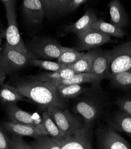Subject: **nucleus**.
Wrapping results in <instances>:
<instances>
[{"label":"nucleus","mask_w":131,"mask_h":149,"mask_svg":"<svg viewBox=\"0 0 131 149\" xmlns=\"http://www.w3.org/2000/svg\"><path fill=\"white\" fill-rule=\"evenodd\" d=\"M67 67L75 71L76 73H92L93 72L92 59L88 52L84 53L77 61Z\"/></svg>","instance_id":"nucleus-26"},{"label":"nucleus","mask_w":131,"mask_h":149,"mask_svg":"<svg viewBox=\"0 0 131 149\" xmlns=\"http://www.w3.org/2000/svg\"><path fill=\"white\" fill-rule=\"evenodd\" d=\"M47 111L57 125L65 133L66 136L83 126L80 119L70 113L67 109L49 106L47 108Z\"/></svg>","instance_id":"nucleus-5"},{"label":"nucleus","mask_w":131,"mask_h":149,"mask_svg":"<svg viewBox=\"0 0 131 149\" xmlns=\"http://www.w3.org/2000/svg\"><path fill=\"white\" fill-rule=\"evenodd\" d=\"M98 148L101 149H130L131 145L113 128H103L98 130Z\"/></svg>","instance_id":"nucleus-9"},{"label":"nucleus","mask_w":131,"mask_h":149,"mask_svg":"<svg viewBox=\"0 0 131 149\" xmlns=\"http://www.w3.org/2000/svg\"><path fill=\"white\" fill-rule=\"evenodd\" d=\"M111 125L121 132L126 133L131 138V115L120 111L112 119Z\"/></svg>","instance_id":"nucleus-20"},{"label":"nucleus","mask_w":131,"mask_h":149,"mask_svg":"<svg viewBox=\"0 0 131 149\" xmlns=\"http://www.w3.org/2000/svg\"><path fill=\"white\" fill-rule=\"evenodd\" d=\"M16 90L24 97L46 107L55 106L64 109L66 102L59 94L56 87L51 83L33 80L18 83Z\"/></svg>","instance_id":"nucleus-1"},{"label":"nucleus","mask_w":131,"mask_h":149,"mask_svg":"<svg viewBox=\"0 0 131 149\" xmlns=\"http://www.w3.org/2000/svg\"><path fill=\"white\" fill-rule=\"evenodd\" d=\"M1 38H0V44H1Z\"/></svg>","instance_id":"nucleus-38"},{"label":"nucleus","mask_w":131,"mask_h":149,"mask_svg":"<svg viewBox=\"0 0 131 149\" xmlns=\"http://www.w3.org/2000/svg\"><path fill=\"white\" fill-rule=\"evenodd\" d=\"M33 116L34 118V127L39 129L44 135H48L42 116H40L37 113H34Z\"/></svg>","instance_id":"nucleus-32"},{"label":"nucleus","mask_w":131,"mask_h":149,"mask_svg":"<svg viewBox=\"0 0 131 149\" xmlns=\"http://www.w3.org/2000/svg\"><path fill=\"white\" fill-rule=\"evenodd\" d=\"M4 127L6 131L12 134H16L21 136H28L36 138L43 134V132L34 126L14 123L11 121L4 123Z\"/></svg>","instance_id":"nucleus-14"},{"label":"nucleus","mask_w":131,"mask_h":149,"mask_svg":"<svg viewBox=\"0 0 131 149\" xmlns=\"http://www.w3.org/2000/svg\"><path fill=\"white\" fill-rule=\"evenodd\" d=\"M10 147V139L5 135L0 126V149H8Z\"/></svg>","instance_id":"nucleus-33"},{"label":"nucleus","mask_w":131,"mask_h":149,"mask_svg":"<svg viewBox=\"0 0 131 149\" xmlns=\"http://www.w3.org/2000/svg\"><path fill=\"white\" fill-rule=\"evenodd\" d=\"M110 86L115 88L131 90V69L112 75L110 79Z\"/></svg>","instance_id":"nucleus-22"},{"label":"nucleus","mask_w":131,"mask_h":149,"mask_svg":"<svg viewBox=\"0 0 131 149\" xmlns=\"http://www.w3.org/2000/svg\"><path fill=\"white\" fill-rule=\"evenodd\" d=\"M5 31H4V30L0 27V38H2L5 37Z\"/></svg>","instance_id":"nucleus-37"},{"label":"nucleus","mask_w":131,"mask_h":149,"mask_svg":"<svg viewBox=\"0 0 131 149\" xmlns=\"http://www.w3.org/2000/svg\"></svg>","instance_id":"nucleus-39"},{"label":"nucleus","mask_w":131,"mask_h":149,"mask_svg":"<svg viewBox=\"0 0 131 149\" xmlns=\"http://www.w3.org/2000/svg\"><path fill=\"white\" fill-rule=\"evenodd\" d=\"M35 58L30 52L24 53L5 46L0 55V73L6 75L30 64Z\"/></svg>","instance_id":"nucleus-2"},{"label":"nucleus","mask_w":131,"mask_h":149,"mask_svg":"<svg viewBox=\"0 0 131 149\" xmlns=\"http://www.w3.org/2000/svg\"><path fill=\"white\" fill-rule=\"evenodd\" d=\"M45 9L46 16L53 17L70 13L71 0H40Z\"/></svg>","instance_id":"nucleus-13"},{"label":"nucleus","mask_w":131,"mask_h":149,"mask_svg":"<svg viewBox=\"0 0 131 149\" xmlns=\"http://www.w3.org/2000/svg\"><path fill=\"white\" fill-rule=\"evenodd\" d=\"M93 63L92 73L103 79H110V65L112 60V54L110 51H103L98 48H93L88 51Z\"/></svg>","instance_id":"nucleus-8"},{"label":"nucleus","mask_w":131,"mask_h":149,"mask_svg":"<svg viewBox=\"0 0 131 149\" xmlns=\"http://www.w3.org/2000/svg\"><path fill=\"white\" fill-rule=\"evenodd\" d=\"M91 28L96 29L109 36H112L118 38H123L126 35V32L122 28H119L115 25L104 22L102 20H97L94 22Z\"/></svg>","instance_id":"nucleus-23"},{"label":"nucleus","mask_w":131,"mask_h":149,"mask_svg":"<svg viewBox=\"0 0 131 149\" xmlns=\"http://www.w3.org/2000/svg\"><path fill=\"white\" fill-rule=\"evenodd\" d=\"M109 7L111 24L119 28H123L128 24V15L119 0H112Z\"/></svg>","instance_id":"nucleus-15"},{"label":"nucleus","mask_w":131,"mask_h":149,"mask_svg":"<svg viewBox=\"0 0 131 149\" xmlns=\"http://www.w3.org/2000/svg\"><path fill=\"white\" fill-rule=\"evenodd\" d=\"M102 105L96 100L85 99L78 102L75 111L83 118L85 124L92 125L99 115Z\"/></svg>","instance_id":"nucleus-11"},{"label":"nucleus","mask_w":131,"mask_h":149,"mask_svg":"<svg viewBox=\"0 0 131 149\" xmlns=\"http://www.w3.org/2000/svg\"><path fill=\"white\" fill-rule=\"evenodd\" d=\"M30 64L49 71H59L67 67L66 65L57 61L54 62L50 60H45V59H38L36 58H34L32 59Z\"/></svg>","instance_id":"nucleus-29"},{"label":"nucleus","mask_w":131,"mask_h":149,"mask_svg":"<svg viewBox=\"0 0 131 149\" xmlns=\"http://www.w3.org/2000/svg\"><path fill=\"white\" fill-rule=\"evenodd\" d=\"M116 105L121 111L131 115V95H126L118 99Z\"/></svg>","instance_id":"nucleus-31"},{"label":"nucleus","mask_w":131,"mask_h":149,"mask_svg":"<svg viewBox=\"0 0 131 149\" xmlns=\"http://www.w3.org/2000/svg\"><path fill=\"white\" fill-rule=\"evenodd\" d=\"M104 80L93 73L83 72L76 73L71 78L60 80L53 83L57 87L60 85L67 84H82L85 83H99Z\"/></svg>","instance_id":"nucleus-18"},{"label":"nucleus","mask_w":131,"mask_h":149,"mask_svg":"<svg viewBox=\"0 0 131 149\" xmlns=\"http://www.w3.org/2000/svg\"><path fill=\"white\" fill-rule=\"evenodd\" d=\"M15 4L16 3H14L9 6H4L7 20V27L5 33V46L24 53H28L30 52L25 47L19 31Z\"/></svg>","instance_id":"nucleus-4"},{"label":"nucleus","mask_w":131,"mask_h":149,"mask_svg":"<svg viewBox=\"0 0 131 149\" xmlns=\"http://www.w3.org/2000/svg\"><path fill=\"white\" fill-rule=\"evenodd\" d=\"M84 52H81L71 48L64 47L60 55L57 59V62L66 66L73 64L82 56Z\"/></svg>","instance_id":"nucleus-28"},{"label":"nucleus","mask_w":131,"mask_h":149,"mask_svg":"<svg viewBox=\"0 0 131 149\" xmlns=\"http://www.w3.org/2000/svg\"><path fill=\"white\" fill-rule=\"evenodd\" d=\"M111 52L112 54L110 65L112 76L131 69V40L115 47Z\"/></svg>","instance_id":"nucleus-7"},{"label":"nucleus","mask_w":131,"mask_h":149,"mask_svg":"<svg viewBox=\"0 0 131 149\" xmlns=\"http://www.w3.org/2000/svg\"><path fill=\"white\" fill-rule=\"evenodd\" d=\"M10 139V147L12 149H32L31 144H28L21 137V136L13 134Z\"/></svg>","instance_id":"nucleus-30"},{"label":"nucleus","mask_w":131,"mask_h":149,"mask_svg":"<svg viewBox=\"0 0 131 149\" xmlns=\"http://www.w3.org/2000/svg\"><path fill=\"white\" fill-rule=\"evenodd\" d=\"M42 118L48 136L61 141H63L66 138V135L65 133L57 125L47 111L43 113Z\"/></svg>","instance_id":"nucleus-25"},{"label":"nucleus","mask_w":131,"mask_h":149,"mask_svg":"<svg viewBox=\"0 0 131 149\" xmlns=\"http://www.w3.org/2000/svg\"><path fill=\"white\" fill-rule=\"evenodd\" d=\"M5 79V76L3 74L0 73V85L2 84Z\"/></svg>","instance_id":"nucleus-36"},{"label":"nucleus","mask_w":131,"mask_h":149,"mask_svg":"<svg viewBox=\"0 0 131 149\" xmlns=\"http://www.w3.org/2000/svg\"><path fill=\"white\" fill-rule=\"evenodd\" d=\"M1 1L4 6H9L14 3H16V0H0Z\"/></svg>","instance_id":"nucleus-35"},{"label":"nucleus","mask_w":131,"mask_h":149,"mask_svg":"<svg viewBox=\"0 0 131 149\" xmlns=\"http://www.w3.org/2000/svg\"><path fill=\"white\" fill-rule=\"evenodd\" d=\"M31 145L32 149H62V141L42 134L34 138Z\"/></svg>","instance_id":"nucleus-21"},{"label":"nucleus","mask_w":131,"mask_h":149,"mask_svg":"<svg viewBox=\"0 0 131 149\" xmlns=\"http://www.w3.org/2000/svg\"><path fill=\"white\" fill-rule=\"evenodd\" d=\"M87 1V0H71L70 5V12L76 10L81 4Z\"/></svg>","instance_id":"nucleus-34"},{"label":"nucleus","mask_w":131,"mask_h":149,"mask_svg":"<svg viewBox=\"0 0 131 149\" xmlns=\"http://www.w3.org/2000/svg\"><path fill=\"white\" fill-rule=\"evenodd\" d=\"M23 11L28 20L33 23H40L46 13L40 0H22Z\"/></svg>","instance_id":"nucleus-12"},{"label":"nucleus","mask_w":131,"mask_h":149,"mask_svg":"<svg viewBox=\"0 0 131 149\" xmlns=\"http://www.w3.org/2000/svg\"><path fill=\"white\" fill-rule=\"evenodd\" d=\"M76 72L72 69L66 67L60 70L56 71H50L41 74L33 77L34 80L40 81H47L51 83L59 81L64 79H67L73 76Z\"/></svg>","instance_id":"nucleus-19"},{"label":"nucleus","mask_w":131,"mask_h":149,"mask_svg":"<svg viewBox=\"0 0 131 149\" xmlns=\"http://www.w3.org/2000/svg\"><path fill=\"white\" fill-rule=\"evenodd\" d=\"M0 99L4 103L10 105L16 104L19 101L24 100L25 97L16 90L15 87L5 84L0 88Z\"/></svg>","instance_id":"nucleus-24"},{"label":"nucleus","mask_w":131,"mask_h":149,"mask_svg":"<svg viewBox=\"0 0 131 149\" xmlns=\"http://www.w3.org/2000/svg\"><path fill=\"white\" fill-rule=\"evenodd\" d=\"M97 20V18L95 13L89 10L76 22L67 26V30L75 33L78 36L91 28L92 24Z\"/></svg>","instance_id":"nucleus-17"},{"label":"nucleus","mask_w":131,"mask_h":149,"mask_svg":"<svg viewBox=\"0 0 131 149\" xmlns=\"http://www.w3.org/2000/svg\"><path fill=\"white\" fill-rule=\"evenodd\" d=\"M7 112L10 120L12 122L34 126L33 114L20 109L16 104L8 105L7 108Z\"/></svg>","instance_id":"nucleus-16"},{"label":"nucleus","mask_w":131,"mask_h":149,"mask_svg":"<svg viewBox=\"0 0 131 149\" xmlns=\"http://www.w3.org/2000/svg\"><path fill=\"white\" fill-rule=\"evenodd\" d=\"M64 47L56 40L49 38H36L28 45V51L35 58L45 60L57 59Z\"/></svg>","instance_id":"nucleus-3"},{"label":"nucleus","mask_w":131,"mask_h":149,"mask_svg":"<svg viewBox=\"0 0 131 149\" xmlns=\"http://www.w3.org/2000/svg\"><path fill=\"white\" fill-rule=\"evenodd\" d=\"M78 37L79 41L78 48L80 51L99 47L110 40V36L91 27L78 35Z\"/></svg>","instance_id":"nucleus-10"},{"label":"nucleus","mask_w":131,"mask_h":149,"mask_svg":"<svg viewBox=\"0 0 131 149\" xmlns=\"http://www.w3.org/2000/svg\"><path fill=\"white\" fill-rule=\"evenodd\" d=\"M56 88L59 95L63 99L78 97L83 91V87L82 84L60 85L57 86Z\"/></svg>","instance_id":"nucleus-27"},{"label":"nucleus","mask_w":131,"mask_h":149,"mask_svg":"<svg viewBox=\"0 0 131 149\" xmlns=\"http://www.w3.org/2000/svg\"><path fill=\"white\" fill-rule=\"evenodd\" d=\"M91 125L84 124L62 141V149H92Z\"/></svg>","instance_id":"nucleus-6"}]
</instances>
